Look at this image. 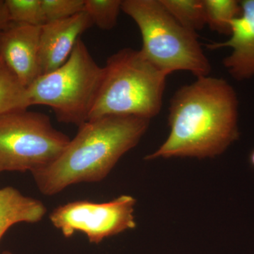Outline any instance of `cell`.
Here are the masks:
<instances>
[{
  "label": "cell",
  "mask_w": 254,
  "mask_h": 254,
  "mask_svg": "<svg viewBox=\"0 0 254 254\" xmlns=\"http://www.w3.org/2000/svg\"><path fill=\"white\" fill-rule=\"evenodd\" d=\"M238 102L222 78L207 76L182 86L170 101V134L146 160L173 157L213 158L238 138Z\"/></svg>",
  "instance_id": "6da1fadb"
},
{
  "label": "cell",
  "mask_w": 254,
  "mask_h": 254,
  "mask_svg": "<svg viewBox=\"0 0 254 254\" xmlns=\"http://www.w3.org/2000/svg\"><path fill=\"white\" fill-rule=\"evenodd\" d=\"M149 123L137 117L110 115L83 124L54 163L32 174L38 190L50 196L76 184L102 181L138 144Z\"/></svg>",
  "instance_id": "7a4b0ae2"
},
{
  "label": "cell",
  "mask_w": 254,
  "mask_h": 254,
  "mask_svg": "<svg viewBox=\"0 0 254 254\" xmlns=\"http://www.w3.org/2000/svg\"><path fill=\"white\" fill-rule=\"evenodd\" d=\"M103 68L89 120L110 115L150 120L160 113L168 75L140 50L123 48L110 56Z\"/></svg>",
  "instance_id": "3957f363"
},
{
  "label": "cell",
  "mask_w": 254,
  "mask_h": 254,
  "mask_svg": "<svg viewBox=\"0 0 254 254\" xmlns=\"http://www.w3.org/2000/svg\"><path fill=\"white\" fill-rule=\"evenodd\" d=\"M122 11L136 23L143 46L140 50L165 74L185 71L197 78L209 76L210 62L193 34L177 22L160 0H123Z\"/></svg>",
  "instance_id": "277c9868"
},
{
  "label": "cell",
  "mask_w": 254,
  "mask_h": 254,
  "mask_svg": "<svg viewBox=\"0 0 254 254\" xmlns=\"http://www.w3.org/2000/svg\"><path fill=\"white\" fill-rule=\"evenodd\" d=\"M103 76L104 68L80 39L63 66L26 88L30 106L46 105L60 123L81 127L89 120Z\"/></svg>",
  "instance_id": "5b68a950"
},
{
  "label": "cell",
  "mask_w": 254,
  "mask_h": 254,
  "mask_svg": "<svg viewBox=\"0 0 254 254\" xmlns=\"http://www.w3.org/2000/svg\"><path fill=\"white\" fill-rule=\"evenodd\" d=\"M70 140L45 114L24 109L0 115V168L36 173L54 163Z\"/></svg>",
  "instance_id": "8992f818"
},
{
  "label": "cell",
  "mask_w": 254,
  "mask_h": 254,
  "mask_svg": "<svg viewBox=\"0 0 254 254\" xmlns=\"http://www.w3.org/2000/svg\"><path fill=\"white\" fill-rule=\"evenodd\" d=\"M136 203V199L128 195L105 203L75 200L55 208L50 220L66 238L79 232L86 235L91 243L99 244L136 227L133 215Z\"/></svg>",
  "instance_id": "52a82bcc"
},
{
  "label": "cell",
  "mask_w": 254,
  "mask_h": 254,
  "mask_svg": "<svg viewBox=\"0 0 254 254\" xmlns=\"http://www.w3.org/2000/svg\"><path fill=\"white\" fill-rule=\"evenodd\" d=\"M41 27L12 23L0 31V59L26 88L41 76Z\"/></svg>",
  "instance_id": "ba28073f"
},
{
  "label": "cell",
  "mask_w": 254,
  "mask_h": 254,
  "mask_svg": "<svg viewBox=\"0 0 254 254\" xmlns=\"http://www.w3.org/2000/svg\"><path fill=\"white\" fill-rule=\"evenodd\" d=\"M93 26L85 11L41 27L39 62L41 76L52 72L67 61L80 36Z\"/></svg>",
  "instance_id": "9c48e42d"
},
{
  "label": "cell",
  "mask_w": 254,
  "mask_h": 254,
  "mask_svg": "<svg viewBox=\"0 0 254 254\" xmlns=\"http://www.w3.org/2000/svg\"><path fill=\"white\" fill-rule=\"evenodd\" d=\"M242 13L230 23L231 34L227 41L207 45L208 49L230 47L233 51L223 60L232 77L243 80L254 75V0L240 1Z\"/></svg>",
  "instance_id": "30bf717a"
},
{
  "label": "cell",
  "mask_w": 254,
  "mask_h": 254,
  "mask_svg": "<svg viewBox=\"0 0 254 254\" xmlns=\"http://www.w3.org/2000/svg\"><path fill=\"white\" fill-rule=\"evenodd\" d=\"M46 213V205L41 200L26 196L12 187L0 189V241L13 225L36 223Z\"/></svg>",
  "instance_id": "8fae6325"
},
{
  "label": "cell",
  "mask_w": 254,
  "mask_h": 254,
  "mask_svg": "<svg viewBox=\"0 0 254 254\" xmlns=\"http://www.w3.org/2000/svg\"><path fill=\"white\" fill-rule=\"evenodd\" d=\"M29 107L27 88L0 59V115Z\"/></svg>",
  "instance_id": "7c38bea8"
},
{
  "label": "cell",
  "mask_w": 254,
  "mask_h": 254,
  "mask_svg": "<svg viewBox=\"0 0 254 254\" xmlns=\"http://www.w3.org/2000/svg\"><path fill=\"white\" fill-rule=\"evenodd\" d=\"M174 18L189 31H197L206 25L203 0H160Z\"/></svg>",
  "instance_id": "4fadbf2b"
},
{
  "label": "cell",
  "mask_w": 254,
  "mask_h": 254,
  "mask_svg": "<svg viewBox=\"0 0 254 254\" xmlns=\"http://www.w3.org/2000/svg\"><path fill=\"white\" fill-rule=\"evenodd\" d=\"M206 24L221 34H231L230 23L240 16L242 6L236 0H203Z\"/></svg>",
  "instance_id": "5bb4252c"
},
{
  "label": "cell",
  "mask_w": 254,
  "mask_h": 254,
  "mask_svg": "<svg viewBox=\"0 0 254 254\" xmlns=\"http://www.w3.org/2000/svg\"><path fill=\"white\" fill-rule=\"evenodd\" d=\"M5 2L12 23L42 26L46 23L41 0H5Z\"/></svg>",
  "instance_id": "9a60e30c"
},
{
  "label": "cell",
  "mask_w": 254,
  "mask_h": 254,
  "mask_svg": "<svg viewBox=\"0 0 254 254\" xmlns=\"http://www.w3.org/2000/svg\"><path fill=\"white\" fill-rule=\"evenodd\" d=\"M122 0H84V11L93 21V25L103 30L113 29L116 26Z\"/></svg>",
  "instance_id": "2e32d148"
},
{
  "label": "cell",
  "mask_w": 254,
  "mask_h": 254,
  "mask_svg": "<svg viewBox=\"0 0 254 254\" xmlns=\"http://www.w3.org/2000/svg\"><path fill=\"white\" fill-rule=\"evenodd\" d=\"M46 23L65 19L84 11V0H41Z\"/></svg>",
  "instance_id": "e0dca14e"
},
{
  "label": "cell",
  "mask_w": 254,
  "mask_h": 254,
  "mask_svg": "<svg viewBox=\"0 0 254 254\" xmlns=\"http://www.w3.org/2000/svg\"><path fill=\"white\" fill-rule=\"evenodd\" d=\"M11 24L5 0H0V31L9 28Z\"/></svg>",
  "instance_id": "ac0fdd59"
},
{
  "label": "cell",
  "mask_w": 254,
  "mask_h": 254,
  "mask_svg": "<svg viewBox=\"0 0 254 254\" xmlns=\"http://www.w3.org/2000/svg\"><path fill=\"white\" fill-rule=\"evenodd\" d=\"M251 162L254 165V150L253 153H252V156H251Z\"/></svg>",
  "instance_id": "d6986e66"
},
{
  "label": "cell",
  "mask_w": 254,
  "mask_h": 254,
  "mask_svg": "<svg viewBox=\"0 0 254 254\" xmlns=\"http://www.w3.org/2000/svg\"><path fill=\"white\" fill-rule=\"evenodd\" d=\"M1 254H11V252H3V253Z\"/></svg>",
  "instance_id": "ffe728a7"
},
{
  "label": "cell",
  "mask_w": 254,
  "mask_h": 254,
  "mask_svg": "<svg viewBox=\"0 0 254 254\" xmlns=\"http://www.w3.org/2000/svg\"><path fill=\"white\" fill-rule=\"evenodd\" d=\"M1 172L2 171H1V168H0V173H1Z\"/></svg>",
  "instance_id": "44dd1931"
}]
</instances>
